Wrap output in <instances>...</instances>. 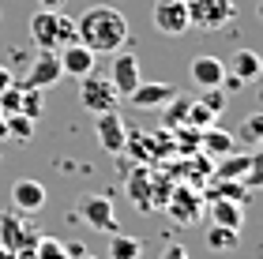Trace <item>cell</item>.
Returning <instances> with one entry per match:
<instances>
[{
    "label": "cell",
    "instance_id": "6da1fadb",
    "mask_svg": "<svg viewBox=\"0 0 263 259\" xmlns=\"http://www.w3.org/2000/svg\"><path fill=\"white\" fill-rule=\"evenodd\" d=\"M76 38L87 45L90 53H117V49H124V42H128V19H124V11L121 8H113V4H94L87 8L83 15H76Z\"/></svg>",
    "mask_w": 263,
    "mask_h": 259
},
{
    "label": "cell",
    "instance_id": "7a4b0ae2",
    "mask_svg": "<svg viewBox=\"0 0 263 259\" xmlns=\"http://www.w3.org/2000/svg\"><path fill=\"white\" fill-rule=\"evenodd\" d=\"M30 38L38 49H61V45L79 42L76 38V19L64 15V11H49V8H38L30 15Z\"/></svg>",
    "mask_w": 263,
    "mask_h": 259
},
{
    "label": "cell",
    "instance_id": "3957f363",
    "mask_svg": "<svg viewBox=\"0 0 263 259\" xmlns=\"http://www.w3.org/2000/svg\"><path fill=\"white\" fill-rule=\"evenodd\" d=\"M184 8H188V27L199 30H222L237 19L233 0H184Z\"/></svg>",
    "mask_w": 263,
    "mask_h": 259
},
{
    "label": "cell",
    "instance_id": "277c9868",
    "mask_svg": "<svg viewBox=\"0 0 263 259\" xmlns=\"http://www.w3.org/2000/svg\"><path fill=\"white\" fill-rule=\"evenodd\" d=\"M76 214L87 222L90 229H98V233H117V229H121V226H117V210H113V195H105V192L79 195Z\"/></svg>",
    "mask_w": 263,
    "mask_h": 259
},
{
    "label": "cell",
    "instance_id": "5b68a950",
    "mask_svg": "<svg viewBox=\"0 0 263 259\" xmlns=\"http://www.w3.org/2000/svg\"><path fill=\"white\" fill-rule=\"evenodd\" d=\"M105 75H109V83H113V90H117V98H128V94L143 83L139 56L132 53V49H117V53H109V72H105Z\"/></svg>",
    "mask_w": 263,
    "mask_h": 259
},
{
    "label": "cell",
    "instance_id": "8992f818",
    "mask_svg": "<svg viewBox=\"0 0 263 259\" xmlns=\"http://www.w3.org/2000/svg\"><path fill=\"white\" fill-rule=\"evenodd\" d=\"M0 244L15 252V259H30L34 255V244H38V233H34V226L19 222L8 210V214H0Z\"/></svg>",
    "mask_w": 263,
    "mask_h": 259
},
{
    "label": "cell",
    "instance_id": "52a82bcc",
    "mask_svg": "<svg viewBox=\"0 0 263 259\" xmlns=\"http://www.w3.org/2000/svg\"><path fill=\"white\" fill-rule=\"evenodd\" d=\"M79 102H83V109H90V113H105V109H117V90L109 83V75H94L87 72L79 79Z\"/></svg>",
    "mask_w": 263,
    "mask_h": 259
},
{
    "label": "cell",
    "instance_id": "ba28073f",
    "mask_svg": "<svg viewBox=\"0 0 263 259\" xmlns=\"http://www.w3.org/2000/svg\"><path fill=\"white\" fill-rule=\"evenodd\" d=\"M151 19H154V30L165 34V38H181L184 30H192V27H188V8H184V0H154Z\"/></svg>",
    "mask_w": 263,
    "mask_h": 259
},
{
    "label": "cell",
    "instance_id": "9c48e42d",
    "mask_svg": "<svg viewBox=\"0 0 263 259\" xmlns=\"http://www.w3.org/2000/svg\"><path fill=\"white\" fill-rule=\"evenodd\" d=\"M94 132H98V143L105 154H121L124 143H128V128L121 121L117 109H105V113H94Z\"/></svg>",
    "mask_w": 263,
    "mask_h": 259
},
{
    "label": "cell",
    "instance_id": "30bf717a",
    "mask_svg": "<svg viewBox=\"0 0 263 259\" xmlns=\"http://www.w3.org/2000/svg\"><path fill=\"white\" fill-rule=\"evenodd\" d=\"M15 83L19 87H38V90L57 87V83H61V61H57V53L53 49H42L38 56H34L27 79H15Z\"/></svg>",
    "mask_w": 263,
    "mask_h": 259
},
{
    "label": "cell",
    "instance_id": "8fae6325",
    "mask_svg": "<svg viewBox=\"0 0 263 259\" xmlns=\"http://www.w3.org/2000/svg\"><path fill=\"white\" fill-rule=\"evenodd\" d=\"M57 61H61V75L83 79L87 72H94V61H98V53H90L83 42H71V45H61V49H57Z\"/></svg>",
    "mask_w": 263,
    "mask_h": 259
},
{
    "label": "cell",
    "instance_id": "7c38bea8",
    "mask_svg": "<svg viewBox=\"0 0 263 259\" xmlns=\"http://www.w3.org/2000/svg\"><path fill=\"white\" fill-rule=\"evenodd\" d=\"M177 94H181V90H177L173 83H139L136 90L128 94V102L136 105V109H162V105L170 98H177Z\"/></svg>",
    "mask_w": 263,
    "mask_h": 259
},
{
    "label": "cell",
    "instance_id": "4fadbf2b",
    "mask_svg": "<svg viewBox=\"0 0 263 259\" xmlns=\"http://www.w3.org/2000/svg\"><path fill=\"white\" fill-rule=\"evenodd\" d=\"M188 75H192V83L199 90H214V87H222V79H226V64L218 56H196L192 68H188Z\"/></svg>",
    "mask_w": 263,
    "mask_h": 259
},
{
    "label": "cell",
    "instance_id": "5bb4252c",
    "mask_svg": "<svg viewBox=\"0 0 263 259\" xmlns=\"http://www.w3.org/2000/svg\"><path fill=\"white\" fill-rule=\"evenodd\" d=\"M11 207L19 214H34V210L45 207V188L38 181H15L11 184Z\"/></svg>",
    "mask_w": 263,
    "mask_h": 259
},
{
    "label": "cell",
    "instance_id": "9a60e30c",
    "mask_svg": "<svg viewBox=\"0 0 263 259\" xmlns=\"http://www.w3.org/2000/svg\"><path fill=\"white\" fill-rule=\"evenodd\" d=\"M207 214H211V226H226V229H237V233H241V226H245V210H241L237 199H218L214 195Z\"/></svg>",
    "mask_w": 263,
    "mask_h": 259
},
{
    "label": "cell",
    "instance_id": "2e32d148",
    "mask_svg": "<svg viewBox=\"0 0 263 259\" xmlns=\"http://www.w3.org/2000/svg\"><path fill=\"white\" fill-rule=\"evenodd\" d=\"M226 72L237 75L241 83H252V79L263 75V61H259V53H252V49H237L233 53V64L226 68Z\"/></svg>",
    "mask_w": 263,
    "mask_h": 259
},
{
    "label": "cell",
    "instance_id": "e0dca14e",
    "mask_svg": "<svg viewBox=\"0 0 263 259\" xmlns=\"http://www.w3.org/2000/svg\"><path fill=\"white\" fill-rule=\"evenodd\" d=\"M199 143H203V150H207L211 158H226V154H233V150H237L233 132H222V128H207V132L199 135Z\"/></svg>",
    "mask_w": 263,
    "mask_h": 259
},
{
    "label": "cell",
    "instance_id": "ac0fdd59",
    "mask_svg": "<svg viewBox=\"0 0 263 259\" xmlns=\"http://www.w3.org/2000/svg\"><path fill=\"white\" fill-rule=\"evenodd\" d=\"M128 192H132V207H136V210H151V207H154V203H151V176H147V169H143V166L132 169Z\"/></svg>",
    "mask_w": 263,
    "mask_h": 259
},
{
    "label": "cell",
    "instance_id": "d6986e66",
    "mask_svg": "<svg viewBox=\"0 0 263 259\" xmlns=\"http://www.w3.org/2000/svg\"><path fill=\"white\" fill-rule=\"evenodd\" d=\"M143 255V241L124 237V233H109V259H139Z\"/></svg>",
    "mask_w": 263,
    "mask_h": 259
},
{
    "label": "cell",
    "instance_id": "ffe728a7",
    "mask_svg": "<svg viewBox=\"0 0 263 259\" xmlns=\"http://www.w3.org/2000/svg\"><path fill=\"white\" fill-rule=\"evenodd\" d=\"M256 162V154H226L222 158V169H218V181H241V176L248 173V166Z\"/></svg>",
    "mask_w": 263,
    "mask_h": 259
},
{
    "label": "cell",
    "instance_id": "44dd1931",
    "mask_svg": "<svg viewBox=\"0 0 263 259\" xmlns=\"http://www.w3.org/2000/svg\"><path fill=\"white\" fill-rule=\"evenodd\" d=\"M4 132L23 147V143H30V139H34V121H30V116H23V113H8L4 116Z\"/></svg>",
    "mask_w": 263,
    "mask_h": 259
},
{
    "label": "cell",
    "instance_id": "7402d4cb",
    "mask_svg": "<svg viewBox=\"0 0 263 259\" xmlns=\"http://www.w3.org/2000/svg\"><path fill=\"white\" fill-rule=\"evenodd\" d=\"M233 139H237V143H245V147H259V139H263V113H252V116H245Z\"/></svg>",
    "mask_w": 263,
    "mask_h": 259
},
{
    "label": "cell",
    "instance_id": "603a6c76",
    "mask_svg": "<svg viewBox=\"0 0 263 259\" xmlns=\"http://www.w3.org/2000/svg\"><path fill=\"white\" fill-rule=\"evenodd\" d=\"M237 241H241L237 229H226V226H211L207 229V248L211 252H230V248H237Z\"/></svg>",
    "mask_w": 263,
    "mask_h": 259
},
{
    "label": "cell",
    "instance_id": "cb8c5ba5",
    "mask_svg": "<svg viewBox=\"0 0 263 259\" xmlns=\"http://www.w3.org/2000/svg\"><path fill=\"white\" fill-rule=\"evenodd\" d=\"M19 113H23V116H30V121H38V116L45 113V90H38V87H23Z\"/></svg>",
    "mask_w": 263,
    "mask_h": 259
},
{
    "label": "cell",
    "instance_id": "d4e9b609",
    "mask_svg": "<svg viewBox=\"0 0 263 259\" xmlns=\"http://www.w3.org/2000/svg\"><path fill=\"white\" fill-rule=\"evenodd\" d=\"M188 98H181V94H177V98H170L162 105V116H165V128H181V124H188Z\"/></svg>",
    "mask_w": 263,
    "mask_h": 259
},
{
    "label": "cell",
    "instance_id": "484cf974",
    "mask_svg": "<svg viewBox=\"0 0 263 259\" xmlns=\"http://www.w3.org/2000/svg\"><path fill=\"white\" fill-rule=\"evenodd\" d=\"M214 121H218V109H211L207 102H192L188 105V124L192 128H211Z\"/></svg>",
    "mask_w": 263,
    "mask_h": 259
},
{
    "label": "cell",
    "instance_id": "4316f807",
    "mask_svg": "<svg viewBox=\"0 0 263 259\" xmlns=\"http://www.w3.org/2000/svg\"><path fill=\"white\" fill-rule=\"evenodd\" d=\"M170 210H173L181 222H192V218H196V195L188 192V188H181V192H177V199L170 203Z\"/></svg>",
    "mask_w": 263,
    "mask_h": 259
},
{
    "label": "cell",
    "instance_id": "83f0119b",
    "mask_svg": "<svg viewBox=\"0 0 263 259\" xmlns=\"http://www.w3.org/2000/svg\"><path fill=\"white\" fill-rule=\"evenodd\" d=\"M19 102H23V87L19 83H11L8 90H0V113H19Z\"/></svg>",
    "mask_w": 263,
    "mask_h": 259
},
{
    "label": "cell",
    "instance_id": "f1b7e54d",
    "mask_svg": "<svg viewBox=\"0 0 263 259\" xmlns=\"http://www.w3.org/2000/svg\"><path fill=\"white\" fill-rule=\"evenodd\" d=\"M162 259H192V255H188V248H181V244H170V248L162 252Z\"/></svg>",
    "mask_w": 263,
    "mask_h": 259
},
{
    "label": "cell",
    "instance_id": "f546056e",
    "mask_svg": "<svg viewBox=\"0 0 263 259\" xmlns=\"http://www.w3.org/2000/svg\"><path fill=\"white\" fill-rule=\"evenodd\" d=\"M11 83H15V75H11V72H8V68H4V64H0V90H8Z\"/></svg>",
    "mask_w": 263,
    "mask_h": 259
},
{
    "label": "cell",
    "instance_id": "4dcf8cb0",
    "mask_svg": "<svg viewBox=\"0 0 263 259\" xmlns=\"http://www.w3.org/2000/svg\"><path fill=\"white\" fill-rule=\"evenodd\" d=\"M38 4H42V8H49V11H64L68 0H38Z\"/></svg>",
    "mask_w": 263,
    "mask_h": 259
},
{
    "label": "cell",
    "instance_id": "1f68e13d",
    "mask_svg": "<svg viewBox=\"0 0 263 259\" xmlns=\"http://www.w3.org/2000/svg\"><path fill=\"white\" fill-rule=\"evenodd\" d=\"M0 259H15V252H11V248H4V244H0Z\"/></svg>",
    "mask_w": 263,
    "mask_h": 259
},
{
    "label": "cell",
    "instance_id": "d6a6232c",
    "mask_svg": "<svg viewBox=\"0 0 263 259\" xmlns=\"http://www.w3.org/2000/svg\"><path fill=\"white\" fill-rule=\"evenodd\" d=\"M79 259H94V255H90V252H83V255H79Z\"/></svg>",
    "mask_w": 263,
    "mask_h": 259
},
{
    "label": "cell",
    "instance_id": "836d02e7",
    "mask_svg": "<svg viewBox=\"0 0 263 259\" xmlns=\"http://www.w3.org/2000/svg\"><path fill=\"white\" fill-rule=\"evenodd\" d=\"M0 121H4V113H0Z\"/></svg>",
    "mask_w": 263,
    "mask_h": 259
}]
</instances>
